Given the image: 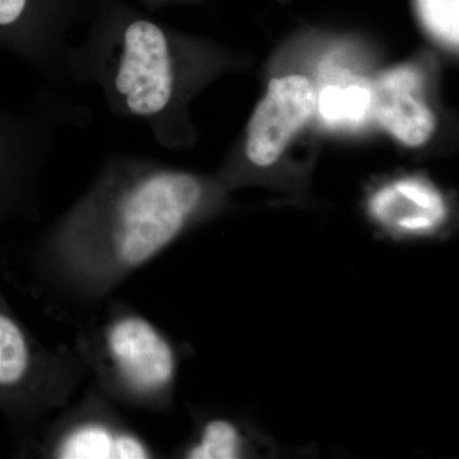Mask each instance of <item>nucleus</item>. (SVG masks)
Segmentation results:
<instances>
[{"label":"nucleus","mask_w":459,"mask_h":459,"mask_svg":"<svg viewBox=\"0 0 459 459\" xmlns=\"http://www.w3.org/2000/svg\"><path fill=\"white\" fill-rule=\"evenodd\" d=\"M201 198V184L184 172H162L142 181L120 211V259L134 267L152 258L177 238Z\"/></svg>","instance_id":"f257e3e1"},{"label":"nucleus","mask_w":459,"mask_h":459,"mask_svg":"<svg viewBox=\"0 0 459 459\" xmlns=\"http://www.w3.org/2000/svg\"><path fill=\"white\" fill-rule=\"evenodd\" d=\"M115 89L126 96L132 114L148 117L164 110L172 93L168 41L155 23L135 21L124 35V51Z\"/></svg>","instance_id":"f03ea898"},{"label":"nucleus","mask_w":459,"mask_h":459,"mask_svg":"<svg viewBox=\"0 0 459 459\" xmlns=\"http://www.w3.org/2000/svg\"><path fill=\"white\" fill-rule=\"evenodd\" d=\"M313 84L303 75L274 78L249 124L247 156L267 168L279 161L287 144L312 117L316 108Z\"/></svg>","instance_id":"7ed1b4c3"},{"label":"nucleus","mask_w":459,"mask_h":459,"mask_svg":"<svg viewBox=\"0 0 459 459\" xmlns=\"http://www.w3.org/2000/svg\"><path fill=\"white\" fill-rule=\"evenodd\" d=\"M369 211L383 229L400 237L433 234L448 216L442 193L418 177L402 178L377 189Z\"/></svg>","instance_id":"20e7f679"},{"label":"nucleus","mask_w":459,"mask_h":459,"mask_svg":"<svg viewBox=\"0 0 459 459\" xmlns=\"http://www.w3.org/2000/svg\"><path fill=\"white\" fill-rule=\"evenodd\" d=\"M421 86L420 75L412 68H398L380 78L371 91V113L383 128L407 146L427 143L435 131V117L416 96Z\"/></svg>","instance_id":"39448f33"},{"label":"nucleus","mask_w":459,"mask_h":459,"mask_svg":"<svg viewBox=\"0 0 459 459\" xmlns=\"http://www.w3.org/2000/svg\"><path fill=\"white\" fill-rule=\"evenodd\" d=\"M108 346L124 376L140 388H162L174 377L171 347L146 320L117 322L108 334Z\"/></svg>","instance_id":"423d86ee"},{"label":"nucleus","mask_w":459,"mask_h":459,"mask_svg":"<svg viewBox=\"0 0 459 459\" xmlns=\"http://www.w3.org/2000/svg\"><path fill=\"white\" fill-rule=\"evenodd\" d=\"M30 349L16 320L0 310V389L8 391L25 379Z\"/></svg>","instance_id":"0eeeda50"},{"label":"nucleus","mask_w":459,"mask_h":459,"mask_svg":"<svg viewBox=\"0 0 459 459\" xmlns=\"http://www.w3.org/2000/svg\"><path fill=\"white\" fill-rule=\"evenodd\" d=\"M373 95L367 87L353 84L342 87L327 86L320 93L319 111L328 123H361L371 111Z\"/></svg>","instance_id":"6e6552de"},{"label":"nucleus","mask_w":459,"mask_h":459,"mask_svg":"<svg viewBox=\"0 0 459 459\" xmlns=\"http://www.w3.org/2000/svg\"><path fill=\"white\" fill-rule=\"evenodd\" d=\"M243 440L231 422L217 420L204 428L201 442L189 453L190 458L232 459L240 457Z\"/></svg>","instance_id":"1a4fd4ad"},{"label":"nucleus","mask_w":459,"mask_h":459,"mask_svg":"<svg viewBox=\"0 0 459 459\" xmlns=\"http://www.w3.org/2000/svg\"><path fill=\"white\" fill-rule=\"evenodd\" d=\"M420 18L437 40L457 47L459 0H416Z\"/></svg>","instance_id":"9d476101"},{"label":"nucleus","mask_w":459,"mask_h":459,"mask_svg":"<svg viewBox=\"0 0 459 459\" xmlns=\"http://www.w3.org/2000/svg\"><path fill=\"white\" fill-rule=\"evenodd\" d=\"M117 437L104 428H82L66 439L60 455L74 459L117 458Z\"/></svg>","instance_id":"9b49d317"},{"label":"nucleus","mask_w":459,"mask_h":459,"mask_svg":"<svg viewBox=\"0 0 459 459\" xmlns=\"http://www.w3.org/2000/svg\"><path fill=\"white\" fill-rule=\"evenodd\" d=\"M146 457V449L135 437H129V435H120L117 437V458L140 459Z\"/></svg>","instance_id":"f8f14e48"},{"label":"nucleus","mask_w":459,"mask_h":459,"mask_svg":"<svg viewBox=\"0 0 459 459\" xmlns=\"http://www.w3.org/2000/svg\"><path fill=\"white\" fill-rule=\"evenodd\" d=\"M27 0H0V26L16 22L25 11Z\"/></svg>","instance_id":"ddd939ff"}]
</instances>
